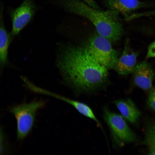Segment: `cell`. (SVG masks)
Wrapping results in <instances>:
<instances>
[{
	"mask_svg": "<svg viewBox=\"0 0 155 155\" xmlns=\"http://www.w3.org/2000/svg\"><path fill=\"white\" fill-rule=\"evenodd\" d=\"M59 50L57 65L64 80L81 92L94 91L108 77V69L97 62L85 47L67 44Z\"/></svg>",
	"mask_w": 155,
	"mask_h": 155,
	"instance_id": "1",
	"label": "cell"
},
{
	"mask_svg": "<svg viewBox=\"0 0 155 155\" xmlns=\"http://www.w3.org/2000/svg\"><path fill=\"white\" fill-rule=\"evenodd\" d=\"M56 2L67 11L89 20L97 32L112 43L117 42L121 38L123 29L118 12L110 9L100 10L81 0H56Z\"/></svg>",
	"mask_w": 155,
	"mask_h": 155,
	"instance_id": "2",
	"label": "cell"
},
{
	"mask_svg": "<svg viewBox=\"0 0 155 155\" xmlns=\"http://www.w3.org/2000/svg\"><path fill=\"white\" fill-rule=\"evenodd\" d=\"M111 43L97 32L91 35L84 45L92 57L108 69H114L118 59Z\"/></svg>",
	"mask_w": 155,
	"mask_h": 155,
	"instance_id": "3",
	"label": "cell"
},
{
	"mask_svg": "<svg viewBox=\"0 0 155 155\" xmlns=\"http://www.w3.org/2000/svg\"><path fill=\"white\" fill-rule=\"evenodd\" d=\"M44 104L41 100L23 103L10 108L14 115L17 125V137L19 140L24 139L33 127L36 113Z\"/></svg>",
	"mask_w": 155,
	"mask_h": 155,
	"instance_id": "4",
	"label": "cell"
},
{
	"mask_svg": "<svg viewBox=\"0 0 155 155\" xmlns=\"http://www.w3.org/2000/svg\"><path fill=\"white\" fill-rule=\"evenodd\" d=\"M104 120L109 128L113 140L119 146L125 143L135 141V135L121 115L111 111L104 107L103 110Z\"/></svg>",
	"mask_w": 155,
	"mask_h": 155,
	"instance_id": "5",
	"label": "cell"
},
{
	"mask_svg": "<svg viewBox=\"0 0 155 155\" xmlns=\"http://www.w3.org/2000/svg\"><path fill=\"white\" fill-rule=\"evenodd\" d=\"M36 11V7L33 0H24L19 6L10 11L12 36L20 33L32 20Z\"/></svg>",
	"mask_w": 155,
	"mask_h": 155,
	"instance_id": "6",
	"label": "cell"
},
{
	"mask_svg": "<svg viewBox=\"0 0 155 155\" xmlns=\"http://www.w3.org/2000/svg\"><path fill=\"white\" fill-rule=\"evenodd\" d=\"M133 73L136 86L145 90L152 89L155 72L149 63L145 61L137 63Z\"/></svg>",
	"mask_w": 155,
	"mask_h": 155,
	"instance_id": "7",
	"label": "cell"
},
{
	"mask_svg": "<svg viewBox=\"0 0 155 155\" xmlns=\"http://www.w3.org/2000/svg\"><path fill=\"white\" fill-rule=\"evenodd\" d=\"M138 55L137 52L131 49L128 40L127 41L122 54L118 58L113 69L122 75L133 73L137 64Z\"/></svg>",
	"mask_w": 155,
	"mask_h": 155,
	"instance_id": "8",
	"label": "cell"
},
{
	"mask_svg": "<svg viewBox=\"0 0 155 155\" xmlns=\"http://www.w3.org/2000/svg\"><path fill=\"white\" fill-rule=\"evenodd\" d=\"M110 10L115 11L125 16L137 9L149 6L148 3L139 0H105Z\"/></svg>",
	"mask_w": 155,
	"mask_h": 155,
	"instance_id": "9",
	"label": "cell"
},
{
	"mask_svg": "<svg viewBox=\"0 0 155 155\" xmlns=\"http://www.w3.org/2000/svg\"><path fill=\"white\" fill-rule=\"evenodd\" d=\"M39 92L40 93L53 96L71 104L82 115L94 121L98 127L102 129L100 122L96 117L92 110L85 103L68 98L41 88L39 89Z\"/></svg>",
	"mask_w": 155,
	"mask_h": 155,
	"instance_id": "10",
	"label": "cell"
},
{
	"mask_svg": "<svg viewBox=\"0 0 155 155\" xmlns=\"http://www.w3.org/2000/svg\"><path fill=\"white\" fill-rule=\"evenodd\" d=\"M113 103L126 120L133 124L137 122L141 113L131 100L119 99L114 100Z\"/></svg>",
	"mask_w": 155,
	"mask_h": 155,
	"instance_id": "11",
	"label": "cell"
},
{
	"mask_svg": "<svg viewBox=\"0 0 155 155\" xmlns=\"http://www.w3.org/2000/svg\"><path fill=\"white\" fill-rule=\"evenodd\" d=\"M0 27V64L2 69L8 63V51L12 35L6 30L4 24L2 5L1 7Z\"/></svg>",
	"mask_w": 155,
	"mask_h": 155,
	"instance_id": "12",
	"label": "cell"
},
{
	"mask_svg": "<svg viewBox=\"0 0 155 155\" xmlns=\"http://www.w3.org/2000/svg\"><path fill=\"white\" fill-rule=\"evenodd\" d=\"M144 144L148 148L155 149V122L151 123L147 127Z\"/></svg>",
	"mask_w": 155,
	"mask_h": 155,
	"instance_id": "13",
	"label": "cell"
},
{
	"mask_svg": "<svg viewBox=\"0 0 155 155\" xmlns=\"http://www.w3.org/2000/svg\"><path fill=\"white\" fill-rule=\"evenodd\" d=\"M148 103L151 108L155 111V88H152L149 91Z\"/></svg>",
	"mask_w": 155,
	"mask_h": 155,
	"instance_id": "14",
	"label": "cell"
},
{
	"mask_svg": "<svg viewBox=\"0 0 155 155\" xmlns=\"http://www.w3.org/2000/svg\"><path fill=\"white\" fill-rule=\"evenodd\" d=\"M152 57H155V40L149 45L146 56V59Z\"/></svg>",
	"mask_w": 155,
	"mask_h": 155,
	"instance_id": "15",
	"label": "cell"
},
{
	"mask_svg": "<svg viewBox=\"0 0 155 155\" xmlns=\"http://www.w3.org/2000/svg\"><path fill=\"white\" fill-rule=\"evenodd\" d=\"M91 7L97 9H99L97 4L93 0H81Z\"/></svg>",
	"mask_w": 155,
	"mask_h": 155,
	"instance_id": "16",
	"label": "cell"
},
{
	"mask_svg": "<svg viewBox=\"0 0 155 155\" xmlns=\"http://www.w3.org/2000/svg\"><path fill=\"white\" fill-rule=\"evenodd\" d=\"M146 14L148 16H155V10L147 11Z\"/></svg>",
	"mask_w": 155,
	"mask_h": 155,
	"instance_id": "17",
	"label": "cell"
}]
</instances>
